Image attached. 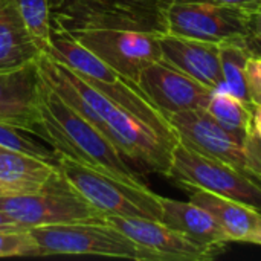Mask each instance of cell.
Returning <instances> with one entry per match:
<instances>
[{"instance_id": "6da1fadb", "label": "cell", "mask_w": 261, "mask_h": 261, "mask_svg": "<svg viewBox=\"0 0 261 261\" xmlns=\"http://www.w3.org/2000/svg\"><path fill=\"white\" fill-rule=\"evenodd\" d=\"M58 95L93 124L127 159L168 177L179 144L174 130H161L124 110L86 83L75 70L58 86Z\"/></svg>"}, {"instance_id": "7a4b0ae2", "label": "cell", "mask_w": 261, "mask_h": 261, "mask_svg": "<svg viewBox=\"0 0 261 261\" xmlns=\"http://www.w3.org/2000/svg\"><path fill=\"white\" fill-rule=\"evenodd\" d=\"M38 138L46 141L58 154L125 182L145 185L118 148L93 124L63 101L44 81L40 95Z\"/></svg>"}, {"instance_id": "3957f363", "label": "cell", "mask_w": 261, "mask_h": 261, "mask_svg": "<svg viewBox=\"0 0 261 261\" xmlns=\"http://www.w3.org/2000/svg\"><path fill=\"white\" fill-rule=\"evenodd\" d=\"M57 168L69 187L102 217H145L162 220L161 196L147 185H135L60 154Z\"/></svg>"}, {"instance_id": "277c9868", "label": "cell", "mask_w": 261, "mask_h": 261, "mask_svg": "<svg viewBox=\"0 0 261 261\" xmlns=\"http://www.w3.org/2000/svg\"><path fill=\"white\" fill-rule=\"evenodd\" d=\"M29 232L38 243L41 257L73 254L135 261H164L159 254L138 245L104 220L38 226L31 228Z\"/></svg>"}, {"instance_id": "5b68a950", "label": "cell", "mask_w": 261, "mask_h": 261, "mask_svg": "<svg viewBox=\"0 0 261 261\" xmlns=\"http://www.w3.org/2000/svg\"><path fill=\"white\" fill-rule=\"evenodd\" d=\"M66 31L98 58L135 83H138L144 67L162 60L159 43L162 31L159 29L81 26Z\"/></svg>"}, {"instance_id": "8992f818", "label": "cell", "mask_w": 261, "mask_h": 261, "mask_svg": "<svg viewBox=\"0 0 261 261\" xmlns=\"http://www.w3.org/2000/svg\"><path fill=\"white\" fill-rule=\"evenodd\" d=\"M0 211L23 229L102 220V216L69 187L58 168L44 190L0 197Z\"/></svg>"}, {"instance_id": "52a82bcc", "label": "cell", "mask_w": 261, "mask_h": 261, "mask_svg": "<svg viewBox=\"0 0 261 261\" xmlns=\"http://www.w3.org/2000/svg\"><path fill=\"white\" fill-rule=\"evenodd\" d=\"M168 179L176 185H191L245 203L261 213V180L239 168L206 158L177 144Z\"/></svg>"}, {"instance_id": "ba28073f", "label": "cell", "mask_w": 261, "mask_h": 261, "mask_svg": "<svg viewBox=\"0 0 261 261\" xmlns=\"http://www.w3.org/2000/svg\"><path fill=\"white\" fill-rule=\"evenodd\" d=\"M164 32L222 43L229 38L248 37L246 6L211 3H158Z\"/></svg>"}, {"instance_id": "9c48e42d", "label": "cell", "mask_w": 261, "mask_h": 261, "mask_svg": "<svg viewBox=\"0 0 261 261\" xmlns=\"http://www.w3.org/2000/svg\"><path fill=\"white\" fill-rule=\"evenodd\" d=\"M167 118L173 125L180 144L196 153L229 164L240 171L258 179L249 171L246 165L243 142L222 125H219L203 109L185 110Z\"/></svg>"}, {"instance_id": "30bf717a", "label": "cell", "mask_w": 261, "mask_h": 261, "mask_svg": "<svg viewBox=\"0 0 261 261\" xmlns=\"http://www.w3.org/2000/svg\"><path fill=\"white\" fill-rule=\"evenodd\" d=\"M102 220L138 245L159 254L164 261H211L226 251L197 245L182 232L153 219L104 216Z\"/></svg>"}, {"instance_id": "8fae6325", "label": "cell", "mask_w": 261, "mask_h": 261, "mask_svg": "<svg viewBox=\"0 0 261 261\" xmlns=\"http://www.w3.org/2000/svg\"><path fill=\"white\" fill-rule=\"evenodd\" d=\"M138 86L165 116L205 109L213 93L210 87L164 60L144 67L139 73Z\"/></svg>"}, {"instance_id": "7c38bea8", "label": "cell", "mask_w": 261, "mask_h": 261, "mask_svg": "<svg viewBox=\"0 0 261 261\" xmlns=\"http://www.w3.org/2000/svg\"><path fill=\"white\" fill-rule=\"evenodd\" d=\"M41 86L37 61L0 70V122L38 138Z\"/></svg>"}, {"instance_id": "4fadbf2b", "label": "cell", "mask_w": 261, "mask_h": 261, "mask_svg": "<svg viewBox=\"0 0 261 261\" xmlns=\"http://www.w3.org/2000/svg\"><path fill=\"white\" fill-rule=\"evenodd\" d=\"M162 60L196 81L217 90L223 87L219 43L202 41L168 32L159 35Z\"/></svg>"}, {"instance_id": "5bb4252c", "label": "cell", "mask_w": 261, "mask_h": 261, "mask_svg": "<svg viewBox=\"0 0 261 261\" xmlns=\"http://www.w3.org/2000/svg\"><path fill=\"white\" fill-rule=\"evenodd\" d=\"M191 202L205 208L220 225L229 242L251 243L261 228V213L236 200L191 185H179Z\"/></svg>"}, {"instance_id": "9a60e30c", "label": "cell", "mask_w": 261, "mask_h": 261, "mask_svg": "<svg viewBox=\"0 0 261 261\" xmlns=\"http://www.w3.org/2000/svg\"><path fill=\"white\" fill-rule=\"evenodd\" d=\"M162 223L182 232L190 240L202 246L223 248L231 243L217 220L200 205L188 200H176L161 196Z\"/></svg>"}, {"instance_id": "2e32d148", "label": "cell", "mask_w": 261, "mask_h": 261, "mask_svg": "<svg viewBox=\"0 0 261 261\" xmlns=\"http://www.w3.org/2000/svg\"><path fill=\"white\" fill-rule=\"evenodd\" d=\"M55 173L57 165L0 145V197L38 193Z\"/></svg>"}, {"instance_id": "e0dca14e", "label": "cell", "mask_w": 261, "mask_h": 261, "mask_svg": "<svg viewBox=\"0 0 261 261\" xmlns=\"http://www.w3.org/2000/svg\"><path fill=\"white\" fill-rule=\"evenodd\" d=\"M40 55L21 18L17 0H0V70L37 61Z\"/></svg>"}, {"instance_id": "ac0fdd59", "label": "cell", "mask_w": 261, "mask_h": 261, "mask_svg": "<svg viewBox=\"0 0 261 261\" xmlns=\"http://www.w3.org/2000/svg\"><path fill=\"white\" fill-rule=\"evenodd\" d=\"M220 69L223 78V90L237 96L239 99L251 104L246 86V64L252 50L248 37L229 38L219 43Z\"/></svg>"}, {"instance_id": "d6986e66", "label": "cell", "mask_w": 261, "mask_h": 261, "mask_svg": "<svg viewBox=\"0 0 261 261\" xmlns=\"http://www.w3.org/2000/svg\"><path fill=\"white\" fill-rule=\"evenodd\" d=\"M203 110L242 142L251 132L252 104L239 99L223 89L213 90Z\"/></svg>"}, {"instance_id": "ffe728a7", "label": "cell", "mask_w": 261, "mask_h": 261, "mask_svg": "<svg viewBox=\"0 0 261 261\" xmlns=\"http://www.w3.org/2000/svg\"><path fill=\"white\" fill-rule=\"evenodd\" d=\"M21 18L41 54H47L52 38L50 0H17Z\"/></svg>"}, {"instance_id": "44dd1931", "label": "cell", "mask_w": 261, "mask_h": 261, "mask_svg": "<svg viewBox=\"0 0 261 261\" xmlns=\"http://www.w3.org/2000/svg\"><path fill=\"white\" fill-rule=\"evenodd\" d=\"M32 136L35 135L0 122V145L2 147L21 151L24 154L34 156V158H38V159H43L46 162L57 165L60 154L41 138L34 139Z\"/></svg>"}, {"instance_id": "7402d4cb", "label": "cell", "mask_w": 261, "mask_h": 261, "mask_svg": "<svg viewBox=\"0 0 261 261\" xmlns=\"http://www.w3.org/2000/svg\"><path fill=\"white\" fill-rule=\"evenodd\" d=\"M0 257H41V251L29 229L0 231Z\"/></svg>"}, {"instance_id": "603a6c76", "label": "cell", "mask_w": 261, "mask_h": 261, "mask_svg": "<svg viewBox=\"0 0 261 261\" xmlns=\"http://www.w3.org/2000/svg\"><path fill=\"white\" fill-rule=\"evenodd\" d=\"M246 86L252 106H261V55L252 54L246 64Z\"/></svg>"}, {"instance_id": "cb8c5ba5", "label": "cell", "mask_w": 261, "mask_h": 261, "mask_svg": "<svg viewBox=\"0 0 261 261\" xmlns=\"http://www.w3.org/2000/svg\"><path fill=\"white\" fill-rule=\"evenodd\" d=\"M243 150L246 158V165L249 171L261 180V136L255 132H249L243 141Z\"/></svg>"}, {"instance_id": "d4e9b609", "label": "cell", "mask_w": 261, "mask_h": 261, "mask_svg": "<svg viewBox=\"0 0 261 261\" xmlns=\"http://www.w3.org/2000/svg\"><path fill=\"white\" fill-rule=\"evenodd\" d=\"M248 9V40L261 38V0L246 5Z\"/></svg>"}, {"instance_id": "484cf974", "label": "cell", "mask_w": 261, "mask_h": 261, "mask_svg": "<svg viewBox=\"0 0 261 261\" xmlns=\"http://www.w3.org/2000/svg\"><path fill=\"white\" fill-rule=\"evenodd\" d=\"M257 0H158V3H211V5H229V6H246Z\"/></svg>"}, {"instance_id": "4316f807", "label": "cell", "mask_w": 261, "mask_h": 261, "mask_svg": "<svg viewBox=\"0 0 261 261\" xmlns=\"http://www.w3.org/2000/svg\"><path fill=\"white\" fill-rule=\"evenodd\" d=\"M251 130L261 136V106H252Z\"/></svg>"}, {"instance_id": "83f0119b", "label": "cell", "mask_w": 261, "mask_h": 261, "mask_svg": "<svg viewBox=\"0 0 261 261\" xmlns=\"http://www.w3.org/2000/svg\"><path fill=\"white\" fill-rule=\"evenodd\" d=\"M18 229H23V228H20L3 211H0V231H18Z\"/></svg>"}, {"instance_id": "f1b7e54d", "label": "cell", "mask_w": 261, "mask_h": 261, "mask_svg": "<svg viewBox=\"0 0 261 261\" xmlns=\"http://www.w3.org/2000/svg\"><path fill=\"white\" fill-rule=\"evenodd\" d=\"M248 41H249V47H251L252 54L261 55V38H257V40H248Z\"/></svg>"}, {"instance_id": "f546056e", "label": "cell", "mask_w": 261, "mask_h": 261, "mask_svg": "<svg viewBox=\"0 0 261 261\" xmlns=\"http://www.w3.org/2000/svg\"><path fill=\"white\" fill-rule=\"evenodd\" d=\"M251 245H258V246H261V228L258 229V232L255 234V237L252 239Z\"/></svg>"}]
</instances>
